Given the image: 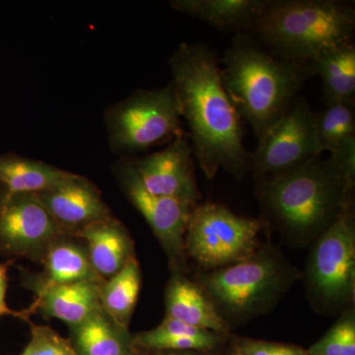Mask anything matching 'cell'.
<instances>
[{"label": "cell", "instance_id": "cell-1", "mask_svg": "<svg viewBox=\"0 0 355 355\" xmlns=\"http://www.w3.org/2000/svg\"><path fill=\"white\" fill-rule=\"evenodd\" d=\"M182 119L189 128L193 158L207 179L219 170L241 181L251 172L242 120L224 88L216 51L182 43L169 60Z\"/></svg>", "mask_w": 355, "mask_h": 355}, {"label": "cell", "instance_id": "cell-2", "mask_svg": "<svg viewBox=\"0 0 355 355\" xmlns=\"http://www.w3.org/2000/svg\"><path fill=\"white\" fill-rule=\"evenodd\" d=\"M263 220L289 244L308 246L326 232L352 202L349 186L331 158H311L257 182Z\"/></svg>", "mask_w": 355, "mask_h": 355}, {"label": "cell", "instance_id": "cell-3", "mask_svg": "<svg viewBox=\"0 0 355 355\" xmlns=\"http://www.w3.org/2000/svg\"><path fill=\"white\" fill-rule=\"evenodd\" d=\"M221 79L240 119L261 141L291 108L306 81L310 64L273 55L248 33L236 34L225 51Z\"/></svg>", "mask_w": 355, "mask_h": 355}, {"label": "cell", "instance_id": "cell-4", "mask_svg": "<svg viewBox=\"0 0 355 355\" xmlns=\"http://www.w3.org/2000/svg\"><path fill=\"white\" fill-rule=\"evenodd\" d=\"M354 32L349 2L266 0L249 35L277 57L311 65L327 51L354 43Z\"/></svg>", "mask_w": 355, "mask_h": 355}, {"label": "cell", "instance_id": "cell-5", "mask_svg": "<svg viewBox=\"0 0 355 355\" xmlns=\"http://www.w3.org/2000/svg\"><path fill=\"white\" fill-rule=\"evenodd\" d=\"M298 277V270L270 246L247 260L211 270L200 280V287L228 324L265 314Z\"/></svg>", "mask_w": 355, "mask_h": 355}, {"label": "cell", "instance_id": "cell-6", "mask_svg": "<svg viewBox=\"0 0 355 355\" xmlns=\"http://www.w3.org/2000/svg\"><path fill=\"white\" fill-rule=\"evenodd\" d=\"M311 305L320 314L343 312L354 300L355 216L350 202L313 243L305 270Z\"/></svg>", "mask_w": 355, "mask_h": 355}, {"label": "cell", "instance_id": "cell-7", "mask_svg": "<svg viewBox=\"0 0 355 355\" xmlns=\"http://www.w3.org/2000/svg\"><path fill=\"white\" fill-rule=\"evenodd\" d=\"M105 121L110 144L116 153L147 150L184 133L172 81L164 87L135 91L113 105Z\"/></svg>", "mask_w": 355, "mask_h": 355}, {"label": "cell", "instance_id": "cell-8", "mask_svg": "<svg viewBox=\"0 0 355 355\" xmlns=\"http://www.w3.org/2000/svg\"><path fill=\"white\" fill-rule=\"evenodd\" d=\"M263 219L240 216L218 203L196 205L184 237V250L198 265L217 270L251 258L260 250Z\"/></svg>", "mask_w": 355, "mask_h": 355}, {"label": "cell", "instance_id": "cell-9", "mask_svg": "<svg viewBox=\"0 0 355 355\" xmlns=\"http://www.w3.org/2000/svg\"><path fill=\"white\" fill-rule=\"evenodd\" d=\"M323 153L318 139L316 113L307 98L299 96L252 153L256 182L279 175Z\"/></svg>", "mask_w": 355, "mask_h": 355}, {"label": "cell", "instance_id": "cell-10", "mask_svg": "<svg viewBox=\"0 0 355 355\" xmlns=\"http://www.w3.org/2000/svg\"><path fill=\"white\" fill-rule=\"evenodd\" d=\"M64 234L35 193H6L0 200L1 253L42 263L51 245Z\"/></svg>", "mask_w": 355, "mask_h": 355}, {"label": "cell", "instance_id": "cell-11", "mask_svg": "<svg viewBox=\"0 0 355 355\" xmlns=\"http://www.w3.org/2000/svg\"><path fill=\"white\" fill-rule=\"evenodd\" d=\"M116 177L128 200L148 223L175 272L184 266V237L191 211L196 205L153 195L144 188L130 159L121 160Z\"/></svg>", "mask_w": 355, "mask_h": 355}, {"label": "cell", "instance_id": "cell-12", "mask_svg": "<svg viewBox=\"0 0 355 355\" xmlns=\"http://www.w3.org/2000/svg\"><path fill=\"white\" fill-rule=\"evenodd\" d=\"M147 191L191 205L200 200L190 140L178 135L165 148L141 158H128Z\"/></svg>", "mask_w": 355, "mask_h": 355}, {"label": "cell", "instance_id": "cell-13", "mask_svg": "<svg viewBox=\"0 0 355 355\" xmlns=\"http://www.w3.org/2000/svg\"><path fill=\"white\" fill-rule=\"evenodd\" d=\"M35 195L67 234L76 236L96 222L113 217L97 187L79 175L72 174L62 183Z\"/></svg>", "mask_w": 355, "mask_h": 355}, {"label": "cell", "instance_id": "cell-14", "mask_svg": "<svg viewBox=\"0 0 355 355\" xmlns=\"http://www.w3.org/2000/svg\"><path fill=\"white\" fill-rule=\"evenodd\" d=\"M42 263V275L25 277L28 288L104 282L91 263L85 243L76 236L64 234L58 238Z\"/></svg>", "mask_w": 355, "mask_h": 355}, {"label": "cell", "instance_id": "cell-15", "mask_svg": "<svg viewBox=\"0 0 355 355\" xmlns=\"http://www.w3.org/2000/svg\"><path fill=\"white\" fill-rule=\"evenodd\" d=\"M102 282H79L65 286L32 287L34 303L29 310L39 311L44 317L58 319L72 327L83 322L96 310L101 309Z\"/></svg>", "mask_w": 355, "mask_h": 355}, {"label": "cell", "instance_id": "cell-16", "mask_svg": "<svg viewBox=\"0 0 355 355\" xmlns=\"http://www.w3.org/2000/svg\"><path fill=\"white\" fill-rule=\"evenodd\" d=\"M76 236L85 243L91 263L104 282L135 258L130 233L114 217L96 222Z\"/></svg>", "mask_w": 355, "mask_h": 355}, {"label": "cell", "instance_id": "cell-17", "mask_svg": "<svg viewBox=\"0 0 355 355\" xmlns=\"http://www.w3.org/2000/svg\"><path fill=\"white\" fill-rule=\"evenodd\" d=\"M166 317L214 331L225 333L228 324L224 322L202 287L175 272L168 282L165 295Z\"/></svg>", "mask_w": 355, "mask_h": 355}, {"label": "cell", "instance_id": "cell-18", "mask_svg": "<svg viewBox=\"0 0 355 355\" xmlns=\"http://www.w3.org/2000/svg\"><path fill=\"white\" fill-rule=\"evenodd\" d=\"M70 343L76 355H135L128 327L98 309L81 323L69 327Z\"/></svg>", "mask_w": 355, "mask_h": 355}, {"label": "cell", "instance_id": "cell-19", "mask_svg": "<svg viewBox=\"0 0 355 355\" xmlns=\"http://www.w3.org/2000/svg\"><path fill=\"white\" fill-rule=\"evenodd\" d=\"M266 0H173L170 6L223 32L248 33Z\"/></svg>", "mask_w": 355, "mask_h": 355}, {"label": "cell", "instance_id": "cell-20", "mask_svg": "<svg viewBox=\"0 0 355 355\" xmlns=\"http://www.w3.org/2000/svg\"><path fill=\"white\" fill-rule=\"evenodd\" d=\"M321 78L324 104L355 101V46L343 44L324 53L312 64Z\"/></svg>", "mask_w": 355, "mask_h": 355}, {"label": "cell", "instance_id": "cell-21", "mask_svg": "<svg viewBox=\"0 0 355 355\" xmlns=\"http://www.w3.org/2000/svg\"><path fill=\"white\" fill-rule=\"evenodd\" d=\"M73 173L42 161L4 156L0 157V184L7 193H39L69 179Z\"/></svg>", "mask_w": 355, "mask_h": 355}, {"label": "cell", "instance_id": "cell-22", "mask_svg": "<svg viewBox=\"0 0 355 355\" xmlns=\"http://www.w3.org/2000/svg\"><path fill=\"white\" fill-rule=\"evenodd\" d=\"M137 349L158 352H186L211 349L217 343L216 334L165 317L162 323L133 336Z\"/></svg>", "mask_w": 355, "mask_h": 355}, {"label": "cell", "instance_id": "cell-23", "mask_svg": "<svg viewBox=\"0 0 355 355\" xmlns=\"http://www.w3.org/2000/svg\"><path fill=\"white\" fill-rule=\"evenodd\" d=\"M141 272L137 257L113 277L100 286L101 308L114 321L130 326L133 312L139 300Z\"/></svg>", "mask_w": 355, "mask_h": 355}, {"label": "cell", "instance_id": "cell-24", "mask_svg": "<svg viewBox=\"0 0 355 355\" xmlns=\"http://www.w3.org/2000/svg\"><path fill=\"white\" fill-rule=\"evenodd\" d=\"M354 107V103H331L316 113L318 139L323 153H331L355 137Z\"/></svg>", "mask_w": 355, "mask_h": 355}, {"label": "cell", "instance_id": "cell-25", "mask_svg": "<svg viewBox=\"0 0 355 355\" xmlns=\"http://www.w3.org/2000/svg\"><path fill=\"white\" fill-rule=\"evenodd\" d=\"M308 355H355V314L349 307L326 335L308 350Z\"/></svg>", "mask_w": 355, "mask_h": 355}, {"label": "cell", "instance_id": "cell-26", "mask_svg": "<svg viewBox=\"0 0 355 355\" xmlns=\"http://www.w3.org/2000/svg\"><path fill=\"white\" fill-rule=\"evenodd\" d=\"M28 323L31 328V338L18 355H76L69 338L60 336L51 327Z\"/></svg>", "mask_w": 355, "mask_h": 355}, {"label": "cell", "instance_id": "cell-27", "mask_svg": "<svg viewBox=\"0 0 355 355\" xmlns=\"http://www.w3.org/2000/svg\"><path fill=\"white\" fill-rule=\"evenodd\" d=\"M330 158L347 183L354 189L355 184V137L331 151Z\"/></svg>", "mask_w": 355, "mask_h": 355}, {"label": "cell", "instance_id": "cell-28", "mask_svg": "<svg viewBox=\"0 0 355 355\" xmlns=\"http://www.w3.org/2000/svg\"><path fill=\"white\" fill-rule=\"evenodd\" d=\"M237 355H308V352L294 345L247 340L240 345Z\"/></svg>", "mask_w": 355, "mask_h": 355}, {"label": "cell", "instance_id": "cell-29", "mask_svg": "<svg viewBox=\"0 0 355 355\" xmlns=\"http://www.w3.org/2000/svg\"><path fill=\"white\" fill-rule=\"evenodd\" d=\"M12 261L0 263V317L12 316L30 322L32 313L29 309L16 311L11 309L6 302L7 284H8V270Z\"/></svg>", "mask_w": 355, "mask_h": 355}, {"label": "cell", "instance_id": "cell-30", "mask_svg": "<svg viewBox=\"0 0 355 355\" xmlns=\"http://www.w3.org/2000/svg\"><path fill=\"white\" fill-rule=\"evenodd\" d=\"M158 355H191V354H179V352H168V354H158Z\"/></svg>", "mask_w": 355, "mask_h": 355}]
</instances>
